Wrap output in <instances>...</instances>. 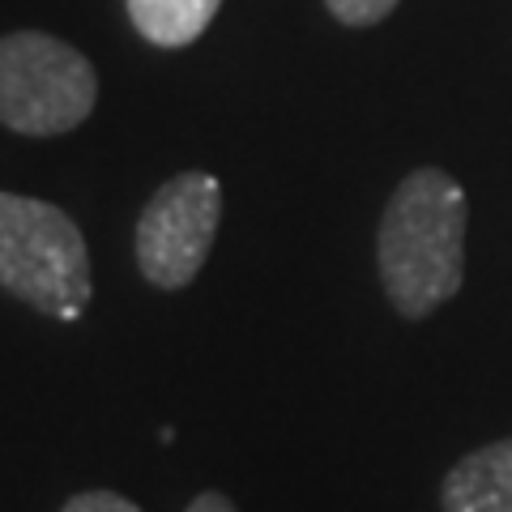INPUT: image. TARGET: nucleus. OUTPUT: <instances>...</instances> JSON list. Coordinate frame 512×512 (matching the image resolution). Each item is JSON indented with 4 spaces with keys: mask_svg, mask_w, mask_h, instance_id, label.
<instances>
[{
    "mask_svg": "<svg viewBox=\"0 0 512 512\" xmlns=\"http://www.w3.org/2000/svg\"><path fill=\"white\" fill-rule=\"evenodd\" d=\"M444 512H512V436L466 453L440 483Z\"/></svg>",
    "mask_w": 512,
    "mask_h": 512,
    "instance_id": "5",
    "label": "nucleus"
},
{
    "mask_svg": "<svg viewBox=\"0 0 512 512\" xmlns=\"http://www.w3.org/2000/svg\"><path fill=\"white\" fill-rule=\"evenodd\" d=\"M99 103L94 64L43 30L0 39V124L22 137H64Z\"/></svg>",
    "mask_w": 512,
    "mask_h": 512,
    "instance_id": "3",
    "label": "nucleus"
},
{
    "mask_svg": "<svg viewBox=\"0 0 512 512\" xmlns=\"http://www.w3.org/2000/svg\"><path fill=\"white\" fill-rule=\"evenodd\" d=\"M342 26H376L397 9V0H325Z\"/></svg>",
    "mask_w": 512,
    "mask_h": 512,
    "instance_id": "7",
    "label": "nucleus"
},
{
    "mask_svg": "<svg viewBox=\"0 0 512 512\" xmlns=\"http://www.w3.org/2000/svg\"><path fill=\"white\" fill-rule=\"evenodd\" d=\"M222 222V184L210 171H180L146 201L137 218L133 252L141 278L158 291L197 282Z\"/></svg>",
    "mask_w": 512,
    "mask_h": 512,
    "instance_id": "4",
    "label": "nucleus"
},
{
    "mask_svg": "<svg viewBox=\"0 0 512 512\" xmlns=\"http://www.w3.org/2000/svg\"><path fill=\"white\" fill-rule=\"evenodd\" d=\"M466 192L440 167L410 171L393 188L376 231L384 295L406 320H427L466 282Z\"/></svg>",
    "mask_w": 512,
    "mask_h": 512,
    "instance_id": "1",
    "label": "nucleus"
},
{
    "mask_svg": "<svg viewBox=\"0 0 512 512\" xmlns=\"http://www.w3.org/2000/svg\"><path fill=\"white\" fill-rule=\"evenodd\" d=\"M184 512H239V508H235L231 495H222V491H201Z\"/></svg>",
    "mask_w": 512,
    "mask_h": 512,
    "instance_id": "9",
    "label": "nucleus"
},
{
    "mask_svg": "<svg viewBox=\"0 0 512 512\" xmlns=\"http://www.w3.org/2000/svg\"><path fill=\"white\" fill-rule=\"evenodd\" d=\"M60 512H141L128 495L120 491H107V487H94V491H77L73 500H64Z\"/></svg>",
    "mask_w": 512,
    "mask_h": 512,
    "instance_id": "8",
    "label": "nucleus"
},
{
    "mask_svg": "<svg viewBox=\"0 0 512 512\" xmlns=\"http://www.w3.org/2000/svg\"><path fill=\"white\" fill-rule=\"evenodd\" d=\"M128 22L154 47H188L210 30L222 0H124Z\"/></svg>",
    "mask_w": 512,
    "mask_h": 512,
    "instance_id": "6",
    "label": "nucleus"
},
{
    "mask_svg": "<svg viewBox=\"0 0 512 512\" xmlns=\"http://www.w3.org/2000/svg\"><path fill=\"white\" fill-rule=\"evenodd\" d=\"M0 286L43 316H82L94 291L90 252L60 205L0 192Z\"/></svg>",
    "mask_w": 512,
    "mask_h": 512,
    "instance_id": "2",
    "label": "nucleus"
}]
</instances>
